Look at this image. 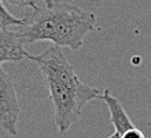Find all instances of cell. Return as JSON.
<instances>
[{
  "label": "cell",
  "mask_w": 151,
  "mask_h": 138,
  "mask_svg": "<svg viewBox=\"0 0 151 138\" xmlns=\"http://www.w3.org/2000/svg\"><path fill=\"white\" fill-rule=\"evenodd\" d=\"M27 58L35 61L41 69L54 106L55 124L64 133L78 120L86 104L99 99L102 92L78 78L58 45H52L38 55L29 54Z\"/></svg>",
  "instance_id": "6da1fadb"
},
{
  "label": "cell",
  "mask_w": 151,
  "mask_h": 138,
  "mask_svg": "<svg viewBox=\"0 0 151 138\" xmlns=\"http://www.w3.org/2000/svg\"><path fill=\"white\" fill-rule=\"evenodd\" d=\"M95 14L68 3L54 4L51 7L37 9L24 25L18 26L22 42L33 43L50 41L54 45L79 50L85 37L94 29Z\"/></svg>",
  "instance_id": "7a4b0ae2"
},
{
  "label": "cell",
  "mask_w": 151,
  "mask_h": 138,
  "mask_svg": "<svg viewBox=\"0 0 151 138\" xmlns=\"http://www.w3.org/2000/svg\"><path fill=\"white\" fill-rule=\"evenodd\" d=\"M19 102L10 75L0 67V129L16 136L19 119Z\"/></svg>",
  "instance_id": "3957f363"
},
{
  "label": "cell",
  "mask_w": 151,
  "mask_h": 138,
  "mask_svg": "<svg viewBox=\"0 0 151 138\" xmlns=\"http://www.w3.org/2000/svg\"><path fill=\"white\" fill-rule=\"evenodd\" d=\"M27 56L29 54L25 51L18 33L7 27H0V63L20 62Z\"/></svg>",
  "instance_id": "277c9868"
},
{
  "label": "cell",
  "mask_w": 151,
  "mask_h": 138,
  "mask_svg": "<svg viewBox=\"0 0 151 138\" xmlns=\"http://www.w3.org/2000/svg\"><path fill=\"white\" fill-rule=\"evenodd\" d=\"M99 99L105 101V104L107 105L109 114H111V123L113 124V126H114L117 133H119L122 136L127 130L134 127V125L132 124L130 117L125 112L122 102L116 96H113L109 93L108 89H105Z\"/></svg>",
  "instance_id": "5b68a950"
},
{
  "label": "cell",
  "mask_w": 151,
  "mask_h": 138,
  "mask_svg": "<svg viewBox=\"0 0 151 138\" xmlns=\"http://www.w3.org/2000/svg\"><path fill=\"white\" fill-rule=\"evenodd\" d=\"M25 19H19L13 17L3 5L0 0V27H9V26H22L24 25Z\"/></svg>",
  "instance_id": "8992f818"
},
{
  "label": "cell",
  "mask_w": 151,
  "mask_h": 138,
  "mask_svg": "<svg viewBox=\"0 0 151 138\" xmlns=\"http://www.w3.org/2000/svg\"><path fill=\"white\" fill-rule=\"evenodd\" d=\"M6 1L18 7H31L32 10L38 9L36 5V0H6Z\"/></svg>",
  "instance_id": "52a82bcc"
},
{
  "label": "cell",
  "mask_w": 151,
  "mask_h": 138,
  "mask_svg": "<svg viewBox=\"0 0 151 138\" xmlns=\"http://www.w3.org/2000/svg\"><path fill=\"white\" fill-rule=\"evenodd\" d=\"M120 138H145V136H144V133H143L140 130H138V129L134 126V127L127 130L126 132H124V133L120 136Z\"/></svg>",
  "instance_id": "ba28073f"
},
{
  "label": "cell",
  "mask_w": 151,
  "mask_h": 138,
  "mask_svg": "<svg viewBox=\"0 0 151 138\" xmlns=\"http://www.w3.org/2000/svg\"><path fill=\"white\" fill-rule=\"evenodd\" d=\"M44 4H45V7H51L54 5V0H43Z\"/></svg>",
  "instance_id": "9c48e42d"
},
{
  "label": "cell",
  "mask_w": 151,
  "mask_h": 138,
  "mask_svg": "<svg viewBox=\"0 0 151 138\" xmlns=\"http://www.w3.org/2000/svg\"><path fill=\"white\" fill-rule=\"evenodd\" d=\"M108 138H120V134L117 133V132H114V133H113L111 137H108Z\"/></svg>",
  "instance_id": "30bf717a"
}]
</instances>
